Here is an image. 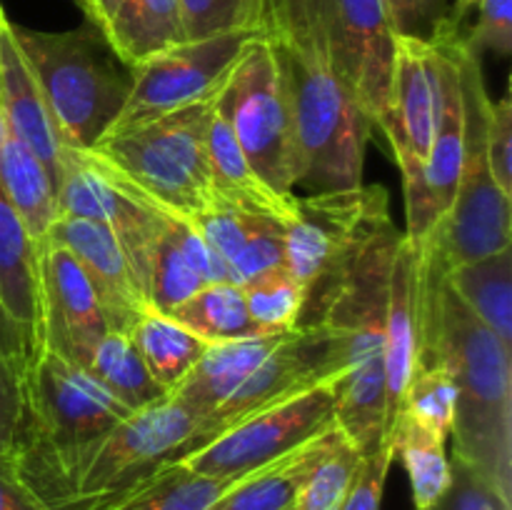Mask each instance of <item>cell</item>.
Here are the masks:
<instances>
[{"label":"cell","mask_w":512,"mask_h":510,"mask_svg":"<svg viewBox=\"0 0 512 510\" xmlns=\"http://www.w3.org/2000/svg\"><path fill=\"white\" fill-rule=\"evenodd\" d=\"M255 35L260 33H220L210 38L185 40L128 68V100L108 133L213 98L243 53L245 43Z\"/></svg>","instance_id":"12"},{"label":"cell","mask_w":512,"mask_h":510,"mask_svg":"<svg viewBox=\"0 0 512 510\" xmlns=\"http://www.w3.org/2000/svg\"><path fill=\"white\" fill-rule=\"evenodd\" d=\"M210 103L205 98L115 130L85 153L145 203L195 215L218 198L208 160Z\"/></svg>","instance_id":"6"},{"label":"cell","mask_w":512,"mask_h":510,"mask_svg":"<svg viewBox=\"0 0 512 510\" xmlns=\"http://www.w3.org/2000/svg\"><path fill=\"white\" fill-rule=\"evenodd\" d=\"M170 318L205 343H225V340L265 335V330L250 318L243 288L230 280L203 285L198 293L178 305Z\"/></svg>","instance_id":"29"},{"label":"cell","mask_w":512,"mask_h":510,"mask_svg":"<svg viewBox=\"0 0 512 510\" xmlns=\"http://www.w3.org/2000/svg\"><path fill=\"white\" fill-rule=\"evenodd\" d=\"M360 463L363 453L345 440L343 433L335 435L330 448L300 485L293 510H343Z\"/></svg>","instance_id":"32"},{"label":"cell","mask_w":512,"mask_h":510,"mask_svg":"<svg viewBox=\"0 0 512 510\" xmlns=\"http://www.w3.org/2000/svg\"><path fill=\"white\" fill-rule=\"evenodd\" d=\"M428 510H512V498L500 493L478 468L453 455L448 490Z\"/></svg>","instance_id":"38"},{"label":"cell","mask_w":512,"mask_h":510,"mask_svg":"<svg viewBox=\"0 0 512 510\" xmlns=\"http://www.w3.org/2000/svg\"><path fill=\"white\" fill-rule=\"evenodd\" d=\"M438 363L458 390L453 455L478 468L512 498V345L485 328L445 283V263L425 240L423 358Z\"/></svg>","instance_id":"2"},{"label":"cell","mask_w":512,"mask_h":510,"mask_svg":"<svg viewBox=\"0 0 512 510\" xmlns=\"http://www.w3.org/2000/svg\"><path fill=\"white\" fill-rule=\"evenodd\" d=\"M220 100L255 173L280 198H295L300 160L293 118L278 63L263 33L245 43L220 88Z\"/></svg>","instance_id":"10"},{"label":"cell","mask_w":512,"mask_h":510,"mask_svg":"<svg viewBox=\"0 0 512 510\" xmlns=\"http://www.w3.org/2000/svg\"><path fill=\"white\" fill-rule=\"evenodd\" d=\"M30 355H0V458L15 460L30 435Z\"/></svg>","instance_id":"36"},{"label":"cell","mask_w":512,"mask_h":510,"mask_svg":"<svg viewBox=\"0 0 512 510\" xmlns=\"http://www.w3.org/2000/svg\"><path fill=\"white\" fill-rule=\"evenodd\" d=\"M210 440L200 410L170 393L120 420L50 500V510H105L128 490Z\"/></svg>","instance_id":"7"},{"label":"cell","mask_w":512,"mask_h":510,"mask_svg":"<svg viewBox=\"0 0 512 510\" xmlns=\"http://www.w3.org/2000/svg\"><path fill=\"white\" fill-rule=\"evenodd\" d=\"M208 160L215 195L220 200H228V203L238 205L248 213L268 215V218L283 220V223L288 220L295 198H280L248 163L233 133L228 110L220 100V90L213 95V103H210Z\"/></svg>","instance_id":"19"},{"label":"cell","mask_w":512,"mask_h":510,"mask_svg":"<svg viewBox=\"0 0 512 510\" xmlns=\"http://www.w3.org/2000/svg\"><path fill=\"white\" fill-rule=\"evenodd\" d=\"M248 313L265 333H280L300 325V315L305 313L308 293L300 280L285 265L268 270L260 278L243 285Z\"/></svg>","instance_id":"33"},{"label":"cell","mask_w":512,"mask_h":510,"mask_svg":"<svg viewBox=\"0 0 512 510\" xmlns=\"http://www.w3.org/2000/svg\"><path fill=\"white\" fill-rule=\"evenodd\" d=\"M280 265H285L283 220L255 215L253 228H250L243 248L228 265V280L243 288L250 280L260 278L263 273L280 268Z\"/></svg>","instance_id":"37"},{"label":"cell","mask_w":512,"mask_h":510,"mask_svg":"<svg viewBox=\"0 0 512 510\" xmlns=\"http://www.w3.org/2000/svg\"><path fill=\"white\" fill-rule=\"evenodd\" d=\"M185 38L220 33H263L268 0H180Z\"/></svg>","instance_id":"35"},{"label":"cell","mask_w":512,"mask_h":510,"mask_svg":"<svg viewBox=\"0 0 512 510\" xmlns=\"http://www.w3.org/2000/svg\"><path fill=\"white\" fill-rule=\"evenodd\" d=\"M428 240V238H425ZM425 240L400 235L385 300V428H393L405 388L423 358Z\"/></svg>","instance_id":"16"},{"label":"cell","mask_w":512,"mask_h":510,"mask_svg":"<svg viewBox=\"0 0 512 510\" xmlns=\"http://www.w3.org/2000/svg\"><path fill=\"white\" fill-rule=\"evenodd\" d=\"M485 150L490 173L505 198H512V98L505 93L500 100H490L488 125H485Z\"/></svg>","instance_id":"39"},{"label":"cell","mask_w":512,"mask_h":510,"mask_svg":"<svg viewBox=\"0 0 512 510\" xmlns=\"http://www.w3.org/2000/svg\"><path fill=\"white\" fill-rule=\"evenodd\" d=\"M205 283L198 270L190 265L183 250L173 243L160 223L158 235L148 253V270H145V295L150 308L170 315L178 305H183L190 295L198 293Z\"/></svg>","instance_id":"31"},{"label":"cell","mask_w":512,"mask_h":510,"mask_svg":"<svg viewBox=\"0 0 512 510\" xmlns=\"http://www.w3.org/2000/svg\"><path fill=\"white\" fill-rule=\"evenodd\" d=\"M478 23L465 33V43L483 55L493 50L500 58L512 53V0H478Z\"/></svg>","instance_id":"40"},{"label":"cell","mask_w":512,"mask_h":510,"mask_svg":"<svg viewBox=\"0 0 512 510\" xmlns=\"http://www.w3.org/2000/svg\"><path fill=\"white\" fill-rule=\"evenodd\" d=\"M40 345L88 368L93 350L110 333L108 315L93 283L68 248L38 243Z\"/></svg>","instance_id":"14"},{"label":"cell","mask_w":512,"mask_h":510,"mask_svg":"<svg viewBox=\"0 0 512 510\" xmlns=\"http://www.w3.org/2000/svg\"><path fill=\"white\" fill-rule=\"evenodd\" d=\"M383 8L395 35L425 40L450 18L448 0H383Z\"/></svg>","instance_id":"42"},{"label":"cell","mask_w":512,"mask_h":510,"mask_svg":"<svg viewBox=\"0 0 512 510\" xmlns=\"http://www.w3.org/2000/svg\"><path fill=\"white\" fill-rule=\"evenodd\" d=\"M15 40L35 75L55 130L68 150H90L123 110L128 75L95 25L45 33L13 23Z\"/></svg>","instance_id":"5"},{"label":"cell","mask_w":512,"mask_h":510,"mask_svg":"<svg viewBox=\"0 0 512 510\" xmlns=\"http://www.w3.org/2000/svg\"><path fill=\"white\" fill-rule=\"evenodd\" d=\"M235 480L203 475L173 460L105 510H208Z\"/></svg>","instance_id":"28"},{"label":"cell","mask_w":512,"mask_h":510,"mask_svg":"<svg viewBox=\"0 0 512 510\" xmlns=\"http://www.w3.org/2000/svg\"><path fill=\"white\" fill-rule=\"evenodd\" d=\"M0 305L28 335L33 350L40 345V280L38 243L0 185Z\"/></svg>","instance_id":"20"},{"label":"cell","mask_w":512,"mask_h":510,"mask_svg":"<svg viewBox=\"0 0 512 510\" xmlns=\"http://www.w3.org/2000/svg\"><path fill=\"white\" fill-rule=\"evenodd\" d=\"M398 228L385 223L348 268L313 303L318 318L340 335L345 375L338 383L335 423L360 453L388 440L385 428V300L390 263L400 240Z\"/></svg>","instance_id":"3"},{"label":"cell","mask_w":512,"mask_h":510,"mask_svg":"<svg viewBox=\"0 0 512 510\" xmlns=\"http://www.w3.org/2000/svg\"><path fill=\"white\" fill-rule=\"evenodd\" d=\"M393 460L395 458L390 438L380 443L375 450L365 453L358 475L353 480V488H350L348 498H345L343 510H380L385 480H388V470Z\"/></svg>","instance_id":"41"},{"label":"cell","mask_w":512,"mask_h":510,"mask_svg":"<svg viewBox=\"0 0 512 510\" xmlns=\"http://www.w3.org/2000/svg\"><path fill=\"white\" fill-rule=\"evenodd\" d=\"M0 355H33V343L28 335L8 318L0 305Z\"/></svg>","instance_id":"44"},{"label":"cell","mask_w":512,"mask_h":510,"mask_svg":"<svg viewBox=\"0 0 512 510\" xmlns=\"http://www.w3.org/2000/svg\"><path fill=\"white\" fill-rule=\"evenodd\" d=\"M290 510H293V508H290Z\"/></svg>","instance_id":"47"},{"label":"cell","mask_w":512,"mask_h":510,"mask_svg":"<svg viewBox=\"0 0 512 510\" xmlns=\"http://www.w3.org/2000/svg\"><path fill=\"white\" fill-rule=\"evenodd\" d=\"M458 68L463 93V163L453 205L430 233L445 268L512 245V205L495 185L485 150L490 95L483 78V55L465 43V33L458 43Z\"/></svg>","instance_id":"8"},{"label":"cell","mask_w":512,"mask_h":510,"mask_svg":"<svg viewBox=\"0 0 512 510\" xmlns=\"http://www.w3.org/2000/svg\"><path fill=\"white\" fill-rule=\"evenodd\" d=\"M338 425L303 448L235 480L208 510H290L310 470L338 435Z\"/></svg>","instance_id":"22"},{"label":"cell","mask_w":512,"mask_h":510,"mask_svg":"<svg viewBox=\"0 0 512 510\" xmlns=\"http://www.w3.org/2000/svg\"><path fill=\"white\" fill-rule=\"evenodd\" d=\"M388 438L393 458H398L408 473L415 510L433 508L450 485V458L445 448L448 440L405 413H398Z\"/></svg>","instance_id":"27"},{"label":"cell","mask_w":512,"mask_h":510,"mask_svg":"<svg viewBox=\"0 0 512 510\" xmlns=\"http://www.w3.org/2000/svg\"><path fill=\"white\" fill-rule=\"evenodd\" d=\"M398 413L410 415L428 430L448 440L458 415V390L448 370L438 363L420 365L405 388Z\"/></svg>","instance_id":"34"},{"label":"cell","mask_w":512,"mask_h":510,"mask_svg":"<svg viewBox=\"0 0 512 510\" xmlns=\"http://www.w3.org/2000/svg\"><path fill=\"white\" fill-rule=\"evenodd\" d=\"M445 283L485 328L512 345V245L470 263L450 265Z\"/></svg>","instance_id":"24"},{"label":"cell","mask_w":512,"mask_h":510,"mask_svg":"<svg viewBox=\"0 0 512 510\" xmlns=\"http://www.w3.org/2000/svg\"><path fill=\"white\" fill-rule=\"evenodd\" d=\"M55 195H58V215L95 220L113 230L145 290L148 253L160 230L158 208L125 188L85 150L65 148Z\"/></svg>","instance_id":"13"},{"label":"cell","mask_w":512,"mask_h":510,"mask_svg":"<svg viewBox=\"0 0 512 510\" xmlns=\"http://www.w3.org/2000/svg\"><path fill=\"white\" fill-rule=\"evenodd\" d=\"M28 405L30 435L13 465L50 508L85 455L133 410L48 345L28 360Z\"/></svg>","instance_id":"4"},{"label":"cell","mask_w":512,"mask_h":510,"mask_svg":"<svg viewBox=\"0 0 512 510\" xmlns=\"http://www.w3.org/2000/svg\"><path fill=\"white\" fill-rule=\"evenodd\" d=\"M0 510H50L15 470L13 460L0 458Z\"/></svg>","instance_id":"43"},{"label":"cell","mask_w":512,"mask_h":510,"mask_svg":"<svg viewBox=\"0 0 512 510\" xmlns=\"http://www.w3.org/2000/svg\"><path fill=\"white\" fill-rule=\"evenodd\" d=\"M48 240L68 248L85 270L103 303L110 330L128 333L130 325L150 308V303L128 253L113 230L95 220L58 215L50 225Z\"/></svg>","instance_id":"17"},{"label":"cell","mask_w":512,"mask_h":510,"mask_svg":"<svg viewBox=\"0 0 512 510\" xmlns=\"http://www.w3.org/2000/svg\"><path fill=\"white\" fill-rule=\"evenodd\" d=\"M80 5V10L85 13V23L95 25V28L103 33L105 25H108L110 15L115 13L120 0H75Z\"/></svg>","instance_id":"45"},{"label":"cell","mask_w":512,"mask_h":510,"mask_svg":"<svg viewBox=\"0 0 512 510\" xmlns=\"http://www.w3.org/2000/svg\"><path fill=\"white\" fill-rule=\"evenodd\" d=\"M290 330L225 340V343H208L195 368L173 390V395L193 405L208 420V415L218 405H223L240 388V383L288 338Z\"/></svg>","instance_id":"21"},{"label":"cell","mask_w":512,"mask_h":510,"mask_svg":"<svg viewBox=\"0 0 512 510\" xmlns=\"http://www.w3.org/2000/svg\"><path fill=\"white\" fill-rule=\"evenodd\" d=\"M323 13L345 78L378 128L388 110L395 53V33L383 0H323Z\"/></svg>","instance_id":"15"},{"label":"cell","mask_w":512,"mask_h":510,"mask_svg":"<svg viewBox=\"0 0 512 510\" xmlns=\"http://www.w3.org/2000/svg\"><path fill=\"white\" fill-rule=\"evenodd\" d=\"M263 38L293 118L300 180L313 193L363 185L370 128L325 25L323 0H268Z\"/></svg>","instance_id":"1"},{"label":"cell","mask_w":512,"mask_h":510,"mask_svg":"<svg viewBox=\"0 0 512 510\" xmlns=\"http://www.w3.org/2000/svg\"><path fill=\"white\" fill-rule=\"evenodd\" d=\"M128 335L135 348H138V353L143 355L150 375L168 393H173L188 378L203 350L208 348L205 340H200L188 328L175 323L170 315L158 313L153 308L140 313V318L130 325Z\"/></svg>","instance_id":"26"},{"label":"cell","mask_w":512,"mask_h":510,"mask_svg":"<svg viewBox=\"0 0 512 510\" xmlns=\"http://www.w3.org/2000/svg\"><path fill=\"white\" fill-rule=\"evenodd\" d=\"M0 185L35 243H43L58 218V195L43 163L10 130L0 140Z\"/></svg>","instance_id":"25"},{"label":"cell","mask_w":512,"mask_h":510,"mask_svg":"<svg viewBox=\"0 0 512 510\" xmlns=\"http://www.w3.org/2000/svg\"><path fill=\"white\" fill-rule=\"evenodd\" d=\"M390 223L388 190L358 185L298 198L283 223L285 268L300 280L313 305L360 248Z\"/></svg>","instance_id":"9"},{"label":"cell","mask_w":512,"mask_h":510,"mask_svg":"<svg viewBox=\"0 0 512 510\" xmlns=\"http://www.w3.org/2000/svg\"><path fill=\"white\" fill-rule=\"evenodd\" d=\"M340 378L288 395L225 428L180 463L213 478H243L335 428Z\"/></svg>","instance_id":"11"},{"label":"cell","mask_w":512,"mask_h":510,"mask_svg":"<svg viewBox=\"0 0 512 510\" xmlns=\"http://www.w3.org/2000/svg\"><path fill=\"white\" fill-rule=\"evenodd\" d=\"M475 5H478V0H455V5L450 8V18L458 25H463L465 15H468L470 10H475Z\"/></svg>","instance_id":"46"},{"label":"cell","mask_w":512,"mask_h":510,"mask_svg":"<svg viewBox=\"0 0 512 510\" xmlns=\"http://www.w3.org/2000/svg\"><path fill=\"white\" fill-rule=\"evenodd\" d=\"M103 35L125 68L188 40L180 0H120Z\"/></svg>","instance_id":"23"},{"label":"cell","mask_w":512,"mask_h":510,"mask_svg":"<svg viewBox=\"0 0 512 510\" xmlns=\"http://www.w3.org/2000/svg\"><path fill=\"white\" fill-rule=\"evenodd\" d=\"M0 113L5 128L33 150L58 190L65 145L5 13H0Z\"/></svg>","instance_id":"18"},{"label":"cell","mask_w":512,"mask_h":510,"mask_svg":"<svg viewBox=\"0 0 512 510\" xmlns=\"http://www.w3.org/2000/svg\"><path fill=\"white\" fill-rule=\"evenodd\" d=\"M90 378L98 380L113 398L128 405L130 410H140L158 400L168 398V390L150 375L143 355L133 345L128 333L110 330L98 348L93 350L88 368Z\"/></svg>","instance_id":"30"}]
</instances>
